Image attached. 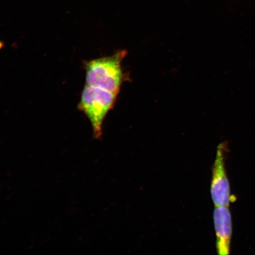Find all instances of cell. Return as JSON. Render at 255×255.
<instances>
[{
	"label": "cell",
	"mask_w": 255,
	"mask_h": 255,
	"mask_svg": "<svg viewBox=\"0 0 255 255\" xmlns=\"http://www.w3.org/2000/svg\"><path fill=\"white\" fill-rule=\"evenodd\" d=\"M127 53L121 50L86 63V85L119 94L124 78L121 63Z\"/></svg>",
	"instance_id": "cell-1"
},
{
	"label": "cell",
	"mask_w": 255,
	"mask_h": 255,
	"mask_svg": "<svg viewBox=\"0 0 255 255\" xmlns=\"http://www.w3.org/2000/svg\"><path fill=\"white\" fill-rule=\"evenodd\" d=\"M117 95L88 85L83 89L79 108L90 121L96 138L101 135L104 120L113 108Z\"/></svg>",
	"instance_id": "cell-2"
},
{
	"label": "cell",
	"mask_w": 255,
	"mask_h": 255,
	"mask_svg": "<svg viewBox=\"0 0 255 255\" xmlns=\"http://www.w3.org/2000/svg\"><path fill=\"white\" fill-rule=\"evenodd\" d=\"M228 152L227 143H221L218 145L213 165L210 193L215 206L229 207L233 199L235 200L231 195L230 186L225 167Z\"/></svg>",
	"instance_id": "cell-3"
},
{
	"label": "cell",
	"mask_w": 255,
	"mask_h": 255,
	"mask_svg": "<svg viewBox=\"0 0 255 255\" xmlns=\"http://www.w3.org/2000/svg\"><path fill=\"white\" fill-rule=\"evenodd\" d=\"M213 221L217 251L219 255H229L232 233V218L229 207L216 206L213 212Z\"/></svg>",
	"instance_id": "cell-4"
}]
</instances>
